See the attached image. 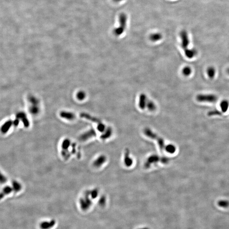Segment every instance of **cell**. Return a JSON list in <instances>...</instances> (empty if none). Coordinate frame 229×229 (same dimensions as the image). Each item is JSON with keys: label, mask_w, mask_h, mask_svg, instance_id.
<instances>
[{"label": "cell", "mask_w": 229, "mask_h": 229, "mask_svg": "<svg viewBox=\"0 0 229 229\" xmlns=\"http://www.w3.org/2000/svg\"><path fill=\"white\" fill-rule=\"evenodd\" d=\"M127 17L126 14L122 13L119 16V25L113 31L114 34L116 36H119L122 34L126 29L127 25Z\"/></svg>", "instance_id": "cell-1"}, {"label": "cell", "mask_w": 229, "mask_h": 229, "mask_svg": "<svg viewBox=\"0 0 229 229\" xmlns=\"http://www.w3.org/2000/svg\"><path fill=\"white\" fill-rule=\"evenodd\" d=\"M197 99L200 102L215 103L218 99L216 95L212 94H199L197 97Z\"/></svg>", "instance_id": "cell-2"}, {"label": "cell", "mask_w": 229, "mask_h": 229, "mask_svg": "<svg viewBox=\"0 0 229 229\" xmlns=\"http://www.w3.org/2000/svg\"><path fill=\"white\" fill-rule=\"evenodd\" d=\"M181 40V46L184 50L188 48L190 44V40L188 34L186 30H183L180 33Z\"/></svg>", "instance_id": "cell-3"}, {"label": "cell", "mask_w": 229, "mask_h": 229, "mask_svg": "<svg viewBox=\"0 0 229 229\" xmlns=\"http://www.w3.org/2000/svg\"><path fill=\"white\" fill-rule=\"evenodd\" d=\"M96 133L94 130H89L88 132L84 133V134L81 135L80 140L82 141H85L88 140L89 138L93 137L96 135Z\"/></svg>", "instance_id": "cell-4"}, {"label": "cell", "mask_w": 229, "mask_h": 229, "mask_svg": "<svg viewBox=\"0 0 229 229\" xmlns=\"http://www.w3.org/2000/svg\"><path fill=\"white\" fill-rule=\"evenodd\" d=\"M16 118L22 121L25 127H28L29 126V122L26 117V114L23 112H20L16 115Z\"/></svg>", "instance_id": "cell-5"}, {"label": "cell", "mask_w": 229, "mask_h": 229, "mask_svg": "<svg viewBox=\"0 0 229 229\" xmlns=\"http://www.w3.org/2000/svg\"><path fill=\"white\" fill-rule=\"evenodd\" d=\"M147 97L146 95L144 93H142L139 97V107L141 110H144L146 107L147 102Z\"/></svg>", "instance_id": "cell-6"}, {"label": "cell", "mask_w": 229, "mask_h": 229, "mask_svg": "<svg viewBox=\"0 0 229 229\" xmlns=\"http://www.w3.org/2000/svg\"><path fill=\"white\" fill-rule=\"evenodd\" d=\"M13 124V121L10 120L6 122L1 127L0 130L2 133L6 134L10 129L11 127Z\"/></svg>", "instance_id": "cell-7"}, {"label": "cell", "mask_w": 229, "mask_h": 229, "mask_svg": "<svg viewBox=\"0 0 229 229\" xmlns=\"http://www.w3.org/2000/svg\"><path fill=\"white\" fill-rule=\"evenodd\" d=\"M60 115L62 118L68 120H72L75 117V114L69 112L62 111L60 112Z\"/></svg>", "instance_id": "cell-8"}, {"label": "cell", "mask_w": 229, "mask_h": 229, "mask_svg": "<svg viewBox=\"0 0 229 229\" xmlns=\"http://www.w3.org/2000/svg\"><path fill=\"white\" fill-rule=\"evenodd\" d=\"M12 191H13V190L12 187L10 186L5 187L3 190L2 191L0 192V200L3 199L5 196L10 194Z\"/></svg>", "instance_id": "cell-9"}, {"label": "cell", "mask_w": 229, "mask_h": 229, "mask_svg": "<svg viewBox=\"0 0 229 229\" xmlns=\"http://www.w3.org/2000/svg\"><path fill=\"white\" fill-rule=\"evenodd\" d=\"M185 54L188 58L192 59L197 55V52L194 49H189L187 48L184 50Z\"/></svg>", "instance_id": "cell-10"}, {"label": "cell", "mask_w": 229, "mask_h": 229, "mask_svg": "<svg viewBox=\"0 0 229 229\" xmlns=\"http://www.w3.org/2000/svg\"><path fill=\"white\" fill-rule=\"evenodd\" d=\"M70 141L68 139H66L63 142L62 144V150H63L62 152V154L63 156H67L66 150H68L70 145Z\"/></svg>", "instance_id": "cell-11"}, {"label": "cell", "mask_w": 229, "mask_h": 229, "mask_svg": "<svg viewBox=\"0 0 229 229\" xmlns=\"http://www.w3.org/2000/svg\"><path fill=\"white\" fill-rule=\"evenodd\" d=\"M106 161V157L104 156H101L98 157L93 162V165L96 167L101 166Z\"/></svg>", "instance_id": "cell-12"}, {"label": "cell", "mask_w": 229, "mask_h": 229, "mask_svg": "<svg viewBox=\"0 0 229 229\" xmlns=\"http://www.w3.org/2000/svg\"><path fill=\"white\" fill-rule=\"evenodd\" d=\"M80 116L81 118H85L86 119L88 120L97 123H98L101 122L99 120L95 118V117H92V116H91L90 114H87V113H84V112L81 113Z\"/></svg>", "instance_id": "cell-13"}, {"label": "cell", "mask_w": 229, "mask_h": 229, "mask_svg": "<svg viewBox=\"0 0 229 229\" xmlns=\"http://www.w3.org/2000/svg\"><path fill=\"white\" fill-rule=\"evenodd\" d=\"M162 35L159 32L154 33L152 34L149 36V39L152 42H157L159 41L162 38Z\"/></svg>", "instance_id": "cell-14"}, {"label": "cell", "mask_w": 229, "mask_h": 229, "mask_svg": "<svg viewBox=\"0 0 229 229\" xmlns=\"http://www.w3.org/2000/svg\"><path fill=\"white\" fill-rule=\"evenodd\" d=\"M220 106L221 109V112H227L229 108L228 101L227 100H223L221 102Z\"/></svg>", "instance_id": "cell-15"}, {"label": "cell", "mask_w": 229, "mask_h": 229, "mask_svg": "<svg viewBox=\"0 0 229 229\" xmlns=\"http://www.w3.org/2000/svg\"><path fill=\"white\" fill-rule=\"evenodd\" d=\"M216 70L213 67L210 66L207 68V74L209 78L213 79L216 75Z\"/></svg>", "instance_id": "cell-16"}, {"label": "cell", "mask_w": 229, "mask_h": 229, "mask_svg": "<svg viewBox=\"0 0 229 229\" xmlns=\"http://www.w3.org/2000/svg\"><path fill=\"white\" fill-rule=\"evenodd\" d=\"M12 188L14 192H19L22 189V186L17 181H13L12 183Z\"/></svg>", "instance_id": "cell-17"}, {"label": "cell", "mask_w": 229, "mask_h": 229, "mask_svg": "<svg viewBox=\"0 0 229 229\" xmlns=\"http://www.w3.org/2000/svg\"><path fill=\"white\" fill-rule=\"evenodd\" d=\"M30 112L34 115H36L39 113L40 112V108L38 105H33L32 104V106L29 109Z\"/></svg>", "instance_id": "cell-18"}, {"label": "cell", "mask_w": 229, "mask_h": 229, "mask_svg": "<svg viewBox=\"0 0 229 229\" xmlns=\"http://www.w3.org/2000/svg\"><path fill=\"white\" fill-rule=\"evenodd\" d=\"M218 205L220 208H226L229 206V201L227 200H224V199L220 200L218 201Z\"/></svg>", "instance_id": "cell-19"}, {"label": "cell", "mask_w": 229, "mask_h": 229, "mask_svg": "<svg viewBox=\"0 0 229 229\" xmlns=\"http://www.w3.org/2000/svg\"><path fill=\"white\" fill-rule=\"evenodd\" d=\"M146 107H147L149 110L151 111H154L156 108L155 104L152 101H147Z\"/></svg>", "instance_id": "cell-20"}, {"label": "cell", "mask_w": 229, "mask_h": 229, "mask_svg": "<svg viewBox=\"0 0 229 229\" xmlns=\"http://www.w3.org/2000/svg\"><path fill=\"white\" fill-rule=\"evenodd\" d=\"M182 73L184 76L186 77H188L192 73V70L189 66H186L183 68L182 70Z\"/></svg>", "instance_id": "cell-21"}, {"label": "cell", "mask_w": 229, "mask_h": 229, "mask_svg": "<svg viewBox=\"0 0 229 229\" xmlns=\"http://www.w3.org/2000/svg\"><path fill=\"white\" fill-rule=\"evenodd\" d=\"M29 102L32 104H33V105H38L39 104V100L34 96H30L29 98Z\"/></svg>", "instance_id": "cell-22"}, {"label": "cell", "mask_w": 229, "mask_h": 229, "mask_svg": "<svg viewBox=\"0 0 229 229\" xmlns=\"http://www.w3.org/2000/svg\"><path fill=\"white\" fill-rule=\"evenodd\" d=\"M77 98L79 100H83L86 97V93L84 91H80L77 94Z\"/></svg>", "instance_id": "cell-23"}, {"label": "cell", "mask_w": 229, "mask_h": 229, "mask_svg": "<svg viewBox=\"0 0 229 229\" xmlns=\"http://www.w3.org/2000/svg\"><path fill=\"white\" fill-rule=\"evenodd\" d=\"M221 112L218 110H213L208 112V116H213V115H221Z\"/></svg>", "instance_id": "cell-24"}, {"label": "cell", "mask_w": 229, "mask_h": 229, "mask_svg": "<svg viewBox=\"0 0 229 229\" xmlns=\"http://www.w3.org/2000/svg\"><path fill=\"white\" fill-rule=\"evenodd\" d=\"M112 133V130L110 128H108L107 129L106 132L101 135V138L102 139H105L108 138L109 136H110Z\"/></svg>", "instance_id": "cell-25"}, {"label": "cell", "mask_w": 229, "mask_h": 229, "mask_svg": "<svg viewBox=\"0 0 229 229\" xmlns=\"http://www.w3.org/2000/svg\"><path fill=\"white\" fill-rule=\"evenodd\" d=\"M7 179L6 177L2 174L0 171V183L1 184H4L7 182Z\"/></svg>", "instance_id": "cell-26"}, {"label": "cell", "mask_w": 229, "mask_h": 229, "mask_svg": "<svg viewBox=\"0 0 229 229\" xmlns=\"http://www.w3.org/2000/svg\"><path fill=\"white\" fill-rule=\"evenodd\" d=\"M105 126L104 124L101 123V122L99 123L98 124L97 126V130L99 132H103L105 130Z\"/></svg>", "instance_id": "cell-27"}, {"label": "cell", "mask_w": 229, "mask_h": 229, "mask_svg": "<svg viewBox=\"0 0 229 229\" xmlns=\"http://www.w3.org/2000/svg\"><path fill=\"white\" fill-rule=\"evenodd\" d=\"M19 122H20V120L16 118V119L13 121V124L14 125V126H18V124H19Z\"/></svg>", "instance_id": "cell-28"}, {"label": "cell", "mask_w": 229, "mask_h": 229, "mask_svg": "<svg viewBox=\"0 0 229 229\" xmlns=\"http://www.w3.org/2000/svg\"><path fill=\"white\" fill-rule=\"evenodd\" d=\"M91 195H92V197H95L96 196H97V190H93V191L91 192Z\"/></svg>", "instance_id": "cell-29"}, {"label": "cell", "mask_w": 229, "mask_h": 229, "mask_svg": "<svg viewBox=\"0 0 229 229\" xmlns=\"http://www.w3.org/2000/svg\"><path fill=\"white\" fill-rule=\"evenodd\" d=\"M114 2H115L118 3V2H120L122 1H123V0H113Z\"/></svg>", "instance_id": "cell-30"}, {"label": "cell", "mask_w": 229, "mask_h": 229, "mask_svg": "<svg viewBox=\"0 0 229 229\" xmlns=\"http://www.w3.org/2000/svg\"><path fill=\"white\" fill-rule=\"evenodd\" d=\"M227 72H228V74H229V68L227 69Z\"/></svg>", "instance_id": "cell-31"}, {"label": "cell", "mask_w": 229, "mask_h": 229, "mask_svg": "<svg viewBox=\"0 0 229 229\" xmlns=\"http://www.w3.org/2000/svg\"><path fill=\"white\" fill-rule=\"evenodd\" d=\"M139 229H149L148 228H141Z\"/></svg>", "instance_id": "cell-32"}]
</instances>
